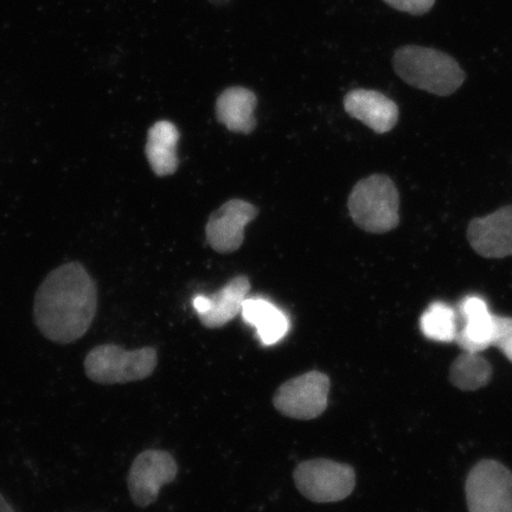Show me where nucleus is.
<instances>
[{
  "instance_id": "1",
  "label": "nucleus",
  "mask_w": 512,
  "mask_h": 512,
  "mask_svg": "<svg viewBox=\"0 0 512 512\" xmlns=\"http://www.w3.org/2000/svg\"><path fill=\"white\" fill-rule=\"evenodd\" d=\"M98 309V288L79 261L51 271L36 292L34 320L50 342L72 344L85 336Z\"/></svg>"
},
{
  "instance_id": "2",
  "label": "nucleus",
  "mask_w": 512,
  "mask_h": 512,
  "mask_svg": "<svg viewBox=\"0 0 512 512\" xmlns=\"http://www.w3.org/2000/svg\"><path fill=\"white\" fill-rule=\"evenodd\" d=\"M393 66L409 86L439 96L458 91L466 78L453 57L432 48L402 47L395 51Z\"/></svg>"
},
{
  "instance_id": "3",
  "label": "nucleus",
  "mask_w": 512,
  "mask_h": 512,
  "mask_svg": "<svg viewBox=\"0 0 512 512\" xmlns=\"http://www.w3.org/2000/svg\"><path fill=\"white\" fill-rule=\"evenodd\" d=\"M348 207L352 221L368 233H388L400 222L399 191L388 176L363 178L352 189Z\"/></svg>"
},
{
  "instance_id": "4",
  "label": "nucleus",
  "mask_w": 512,
  "mask_h": 512,
  "mask_svg": "<svg viewBox=\"0 0 512 512\" xmlns=\"http://www.w3.org/2000/svg\"><path fill=\"white\" fill-rule=\"evenodd\" d=\"M157 366L155 348L126 350L112 343L93 348L83 362L88 379L102 386L145 380L155 373Z\"/></svg>"
},
{
  "instance_id": "5",
  "label": "nucleus",
  "mask_w": 512,
  "mask_h": 512,
  "mask_svg": "<svg viewBox=\"0 0 512 512\" xmlns=\"http://www.w3.org/2000/svg\"><path fill=\"white\" fill-rule=\"evenodd\" d=\"M293 479L300 494L315 503L344 501L356 486L355 470L330 459L300 463L293 472Z\"/></svg>"
},
{
  "instance_id": "6",
  "label": "nucleus",
  "mask_w": 512,
  "mask_h": 512,
  "mask_svg": "<svg viewBox=\"0 0 512 512\" xmlns=\"http://www.w3.org/2000/svg\"><path fill=\"white\" fill-rule=\"evenodd\" d=\"M330 387L328 375L312 370L281 384L273 396V405L287 418L317 419L328 408Z\"/></svg>"
},
{
  "instance_id": "7",
  "label": "nucleus",
  "mask_w": 512,
  "mask_h": 512,
  "mask_svg": "<svg viewBox=\"0 0 512 512\" xmlns=\"http://www.w3.org/2000/svg\"><path fill=\"white\" fill-rule=\"evenodd\" d=\"M465 491L470 512H512V472L496 460L475 465Z\"/></svg>"
},
{
  "instance_id": "8",
  "label": "nucleus",
  "mask_w": 512,
  "mask_h": 512,
  "mask_svg": "<svg viewBox=\"0 0 512 512\" xmlns=\"http://www.w3.org/2000/svg\"><path fill=\"white\" fill-rule=\"evenodd\" d=\"M178 464L171 453L146 450L133 460L127 476V488L134 504L139 508L156 503L163 486L174 482Z\"/></svg>"
},
{
  "instance_id": "9",
  "label": "nucleus",
  "mask_w": 512,
  "mask_h": 512,
  "mask_svg": "<svg viewBox=\"0 0 512 512\" xmlns=\"http://www.w3.org/2000/svg\"><path fill=\"white\" fill-rule=\"evenodd\" d=\"M259 209L239 198H234L215 211L207 223L206 234L211 248L217 253L238 251L245 240V229L256 219Z\"/></svg>"
},
{
  "instance_id": "10",
  "label": "nucleus",
  "mask_w": 512,
  "mask_h": 512,
  "mask_svg": "<svg viewBox=\"0 0 512 512\" xmlns=\"http://www.w3.org/2000/svg\"><path fill=\"white\" fill-rule=\"evenodd\" d=\"M467 240L476 253L488 259L512 256V206L471 221Z\"/></svg>"
},
{
  "instance_id": "11",
  "label": "nucleus",
  "mask_w": 512,
  "mask_h": 512,
  "mask_svg": "<svg viewBox=\"0 0 512 512\" xmlns=\"http://www.w3.org/2000/svg\"><path fill=\"white\" fill-rule=\"evenodd\" d=\"M249 291V279L245 275H239L213 296H197L192 300V306L206 328L220 329L240 315Z\"/></svg>"
},
{
  "instance_id": "12",
  "label": "nucleus",
  "mask_w": 512,
  "mask_h": 512,
  "mask_svg": "<svg viewBox=\"0 0 512 512\" xmlns=\"http://www.w3.org/2000/svg\"><path fill=\"white\" fill-rule=\"evenodd\" d=\"M344 110L351 118L362 121L379 134L392 131L399 120L398 105L386 95L371 89H354L345 95Z\"/></svg>"
},
{
  "instance_id": "13",
  "label": "nucleus",
  "mask_w": 512,
  "mask_h": 512,
  "mask_svg": "<svg viewBox=\"0 0 512 512\" xmlns=\"http://www.w3.org/2000/svg\"><path fill=\"white\" fill-rule=\"evenodd\" d=\"M463 328L458 331L457 343L464 351L482 352L492 347L495 336V315L488 303L479 296H467L458 306Z\"/></svg>"
},
{
  "instance_id": "14",
  "label": "nucleus",
  "mask_w": 512,
  "mask_h": 512,
  "mask_svg": "<svg viewBox=\"0 0 512 512\" xmlns=\"http://www.w3.org/2000/svg\"><path fill=\"white\" fill-rule=\"evenodd\" d=\"M258 99L251 89L229 87L216 101V117L223 126L235 133L249 134L255 130L254 111Z\"/></svg>"
},
{
  "instance_id": "15",
  "label": "nucleus",
  "mask_w": 512,
  "mask_h": 512,
  "mask_svg": "<svg viewBox=\"0 0 512 512\" xmlns=\"http://www.w3.org/2000/svg\"><path fill=\"white\" fill-rule=\"evenodd\" d=\"M179 137L181 136L176 125L166 120L158 121L147 133L145 155L157 176H170L177 171Z\"/></svg>"
},
{
  "instance_id": "16",
  "label": "nucleus",
  "mask_w": 512,
  "mask_h": 512,
  "mask_svg": "<svg viewBox=\"0 0 512 512\" xmlns=\"http://www.w3.org/2000/svg\"><path fill=\"white\" fill-rule=\"evenodd\" d=\"M241 315L245 322L254 326L261 342L273 345L283 339L288 331V319L283 311L266 299L247 298Z\"/></svg>"
},
{
  "instance_id": "17",
  "label": "nucleus",
  "mask_w": 512,
  "mask_h": 512,
  "mask_svg": "<svg viewBox=\"0 0 512 512\" xmlns=\"http://www.w3.org/2000/svg\"><path fill=\"white\" fill-rule=\"evenodd\" d=\"M492 379V367L480 352L465 351L452 363L450 381L464 392H475L488 386Z\"/></svg>"
},
{
  "instance_id": "18",
  "label": "nucleus",
  "mask_w": 512,
  "mask_h": 512,
  "mask_svg": "<svg viewBox=\"0 0 512 512\" xmlns=\"http://www.w3.org/2000/svg\"><path fill=\"white\" fill-rule=\"evenodd\" d=\"M422 334L431 341L452 343L457 341V312L443 302H434L427 307L420 318Z\"/></svg>"
},
{
  "instance_id": "19",
  "label": "nucleus",
  "mask_w": 512,
  "mask_h": 512,
  "mask_svg": "<svg viewBox=\"0 0 512 512\" xmlns=\"http://www.w3.org/2000/svg\"><path fill=\"white\" fill-rule=\"evenodd\" d=\"M492 345L501 350L505 357L512 362V318L496 316L495 336Z\"/></svg>"
},
{
  "instance_id": "20",
  "label": "nucleus",
  "mask_w": 512,
  "mask_h": 512,
  "mask_svg": "<svg viewBox=\"0 0 512 512\" xmlns=\"http://www.w3.org/2000/svg\"><path fill=\"white\" fill-rule=\"evenodd\" d=\"M383 2L395 10L414 16L427 14L435 4V0H383Z\"/></svg>"
},
{
  "instance_id": "21",
  "label": "nucleus",
  "mask_w": 512,
  "mask_h": 512,
  "mask_svg": "<svg viewBox=\"0 0 512 512\" xmlns=\"http://www.w3.org/2000/svg\"><path fill=\"white\" fill-rule=\"evenodd\" d=\"M0 512H17L2 494H0Z\"/></svg>"
},
{
  "instance_id": "22",
  "label": "nucleus",
  "mask_w": 512,
  "mask_h": 512,
  "mask_svg": "<svg viewBox=\"0 0 512 512\" xmlns=\"http://www.w3.org/2000/svg\"><path fill=\"white\" fill-rule=\"evenodd\" d=\"M209 3L215 6H226L230 3V0H209Z\"/></svg>"
}]
</instances>
